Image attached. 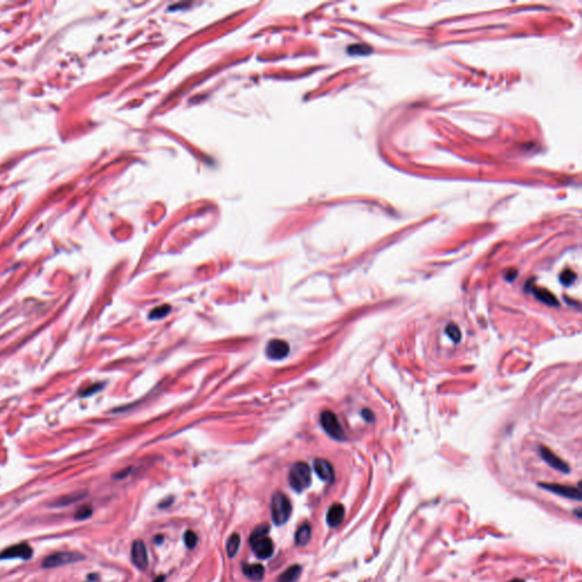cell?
<instances>
[{
    "instance_id": "6da1fadb",
    "label": "cell",
    "mask_w": 582,
    "mask_h": 582,
    "mask_svg": "<svg viewBox=\"0 0 582 582\" xmlns=\"http://www.w3.org/2000/svg\"><path fill=\"white\" fill-rule=\"evenodd\" d=\"M292 512L290 500L282 491H275L271 502V514L272 520L277 525L287 523Z\"/></svg>"
},
{
    "instance_id": "7a4b0ae2",
    "label": "cell",
    "mask_w": 582,
    "mask_h": 582,
    "mask_svg": "<svg viewBox=\"0 0 582 582\" xmlns=\"http://www.w3.org/2000/svg\"><path fill=\"white\" fill-rule=\"evenodd\" d=\"M310 482H312V472L307 463L298 462L292 465L289 472V483L295 491H304L310 486Z\"/></svg>"
},
{
    "instance_id": "3957f363",
    "label": "cell",
    "mask_w": 582,
    "mask_h": 582,
    "mask_svg": "<svg viewBox=\"0 0 582 582\" xmlns=\"http://www.w3.org/2000/svg\"><path fill=\"white\" fill-rule=\"evenodd\" d=\"M86 559L83 554L76 553V552H57L51 554L46 557L42 560V566L46 569H52V567H58L63 565H68V564L80 562Z\"/></svg>"
},
{
    "instance_id": "277c9868",
    "label": "cell",
    "mask_w": 582,
    "mask_h": 582,
    "mask_svg": "<svg viewBox=\"0 0 582 582\" xmlns=\"http://www.w3.org/2000/svg\"><path fill=\"white\" fill-rule=\"evenodd\" d=\"M321 424H322L323 429L326 430L327 435L332 437V438L337 440L346 439L343 426H341L339 419H338L333 412L324 411L322 414H321Z\"/></svg>"
},
{
    "instance_id": "5b68a950",
    "label": "cell",
    "mask_w": 582,
    "mask_h": 582,
    "mask_svg": "<svg viewBox=\"0 0 582 582\" xmlns=\"http://www.w3.org/2000/svg\"><path fill=\"white\" fill-rule=\"evenodd\" d=\"M539 486H540L542 489L547 490V491L565 497V498H570L573 500H581L582 498L580 489L576 488V487L557 485V483H540Z\"/></svg>"
},
{
    "instance_id": "8992f818",
    "label": "cell",
    "mask_w": 582,
    "mask_h": 582,
    "mask_svg": "<svg viewBox=\"0 0 582 582\" xmlns=\"http://www.w3.org/2000/svg\"><path fill=\"white\" fill-rule=\"evenodd\" d=\"M33 550L27 544L14 545L0 552V559H30L32 557Z\"/></svg>"
},
{
    "instance_id": "52a82bcc",
    "label": "cell",
    "mask_w": 582,
    "mask_h": 582,
    "mask_svg": "<svg viewBox=\"0 0 582 582\" xmlns=\"http://www.w3.org/2000/svg\"><path fill=\"white\" fill-rule=\"evenodd\" d=\"M131 559L139 570L147 569L148 564H149V559H148L147 548L143 541L137 540L133 542L131 548Z\"/></svg>"
},
{
    "instance_id": "ba28073f",
    "label": "cell",
    "mask_w": 582,
    "mask_h": 582,
    "mask_svg": "<svg viewBox=\"0 0 582 582\" xmlns=\"http://www.w3.org/2000/svg\"><path fill=\"white\" fill-rule=\"evenodd\" d=\"M249 544H250V546H252L253 552L255 553L256 556L259 557V559H270V557L273 555V553H274L273 541L271 540L267 535L266 537L259 538V539H257V540L249 542Z\"/></svg>"
},
{
    "instance_id": "9c48e42d",
    "label": "cell",
    "mask_w": 582,
    "mask_h": 582,
    "mask_svg": "<svg viewBox=\"0 0 582 582\" xmlns=\"http://www.w3.org/2000/svg\"><path fill=\"white\" fill-rule=\"evenodd\" d=\"M290 347L284 340L273 339L266 345V355L271 359H282L288 356Z\"/></svg>"
},
{
    "instance_id": "30bf717a",
    "label": "cell",
    "mask_w": 582,
    "mask_h": 582,
    "mask_svg": "<svg viewBox=\"0 0 582 582\" xmlns=\"http://www.w3.org/2000/svg\"><path fill=\"white\" fill-rule=\"evenodd\" d=\"M540 455L541 457L544 458V461L547 463L549 466H552L553 468H555L557 471H560L563 472V473H569L570 472V466L567 465L565 462L560 460V458L553 453L552 450L548 449V448L546 447H540Z\"/></svg>"
},
{
    "instance_id": "8fae6325",
    "label": "cell",
    "mask_w": 582,
    "mask_h": 582,
    "mask_svg": "<svg viewBox=\"0 0 582 582\" xmlns=\"http://www.w3.org/2000/svg\"><path fill=\"white\" fill-rule=\"evenodd\" d=\"M314 471L317 474L321 480L326 482H333L334 481V470L333 466L331 465L330 462L322 458H316L314 461Z\"/></svg>"
},
{
    "instance_id": "7c38bea8",
    "label": "cell",
    "mask_w": 582,
    "mask_h": 582,
    "mask_svg": "<svg viewBox=\"0 0 582 582\" xmlns=\"http://www.w3.org/2000/svg\"><path fill=\"white\" fill-rule=\"evenodd\" d=\"M345 518V507L341 504H333L326 513V523L330 528H337Z\"/></svg>"
},
{
    "instance_id": "4fadbf2b",
    "label": "cell",
    "mask_w": 582,
    "mask_h": 582,
    "mask_svg": "<svg viewBox=\"0 0 582 582\" xmlns=\"http://www.w3.org/2000/svg\"><path fill=\"white\" fill-rule=\"evenodd\" d=\"M243 574L254 582H259L265 576V569L262 564H245L242 566Z\"/></svg>"
},
{
    "instance_id": "5bb4252c",
    "label": "cell",
    "mask_w": 582,
    "mask_h": 582,
    "mask_svg": "<svg viewBox=\"0 0 582 582\" xmlns=\"http://www.w3.org/2000/svg\"><path fill=\"white\" fill-rule=\"evenodd\" d=\"M310 535H312V528H310L309 523L305 522V523H303L301 527H299L297 532H296V535H295L296 545L299 546V547L306 546L310 540Z\"/></svg>"
},
{
    "instance_id": "9a60e30c",
    "label": "cell",
    "mask_w": 582,
    "mask_h": 582,
    "mask_svg": "<svg viewBox=\"0 0 582 582\" xmlns=\"http://www.w3.org/2000/svg\"><path fill=\"white\" fill-rule=\"evenodd\" d=\"M532 292H534L535 298L539 299L541 303H544V304L549 306H559V301L547 289L534 287L532 288Z\"/></svg>"
},
{
    "instance_id": "2e32d148",
    "label": "cell",
    "mask_w": 582,
    "mask_h": 582,
    "mask_svg": "<svg viewBox=\"0 0 582 582\" xmlns=\"http://www.w3.org/2000/svg\"><path fill=\"white\" fill-rule=\"evenodd\" d=\"M301 573H302V566L298 565V564H295V565H291L290 567H288L287 570L283 571L280 574V577L278 578L277 582H296L298 580V578L301 577Z\"/></svg>"
},
{
    "instance_id": "e0dca14e",
    "label": "cell",
    "mask_w": 582,
    "mask_h": 582,
    "mask_svg": "<svg viewBox=\"0 0 582 582\" xmlns=\"http://www.w3.org/2000/svg\"><path fill=\"white\" fill-rule=\"evenodd\" d=\"M83 497H86V492L75 491V492H73V493H70V495L62 496L61 498H58L54 503V506H56V507L68 506V505H70V504L77 502V500H81V499L83 498Z\"/></svg>"
},
{
    "instance_id": "ac0fdd59",
    "label": "cell",
    "mask_w": 582,
    "mask_h": 582,
    "mask_svg": "<svg viewBox=\"0 0 582 582\" xmlns=\"http://www.w3.org/2000/svg\"><path fill=\"white\" fill-rule=\"evenodd\" d=\"M240 548V535L238 534H233L230 535L229 540L227 542V552L230 557H234L237 555L238 550Z\"/></svg>"
},
{
    "instance_id": "d6986e66",
    "label": "cell",
    "mask_w": 582,
    "mask_h": 582,
    "mask_svg": "<svg viewBox=\"0 0 582 582\" xmlns=\"http://www.w3.org/2000/svg\"><path fill=\"white\" fill-rule=\"evenodd\" d=\"M269 532H270V525L269 524L263 523V524L258 525V527H256L255 530H254L252 532V535H250L249 542H252L254 540H257V539H259V538L266 537Z\"/></svg>"
},
{
    "instance_id": "ffe728a7",
    "label": "cell",
    "mask_w": 582,
    "mask_h": 582,
    "mask_svg": "<svg viewBox=\"0 0 582 582\" xmlns=\"http://www.w3.org/2000/svg\"><path fill=\"white\" fill-rule=\"evenodd\" d=\"M446 333H447V336L454 341V343H460L462 339L460 327H458L456 324H454V323L448 324L446 327Z\"/></svg>"
},
{
    "instance_id": "44dd1931",
    "label": "cell",
    "mask_w": 582,
    "mask_h": 582,
    "mask_svg": "<svg viewBox=\"0 0 582 582\" xmlns=\"http://www.w3.org/2000/svg\"><path fill=\"white\" fill-rule=\"evenodd\" d=\"M91 515H93V507L89 505H83L80 509H77L75 514H74V518L76 521H82L89 518Z\"/></svg>"
},
{
    "instance_id": "7402d4cb",
    "label": "cell",
    "mask_w": 582,
    "mask_h": 582,
    "mask_svg": "<svg viewBox=\"0 0 582 582\" xmlns=\"http://www.w3.org/2000/svg\"><path fill=\"white\" fill-rule=\"evenodd\" d=\"M576 278H577V274L572 272L571 270L563 271V272L559 275L560 282H562V284L566 285V287H569V285L572 284L573 282L576 281Z\"/></svg>"
},
{
    "instance_id": "603a6c76",
    "label": "cell",
    "mask_w": 582,
    "mask_h": 582,
    "mask_svg": "<svg viewBox=\"0 0 582 582\" xmlns=\"http://www.w3.org/2000/svg\"><path fill=\"white\" fill-rule=\"evenodd\" d=\"M170 310H171V307L168 305L160 306V307H156L155 309L151 310L149 314V317H151V319H162V317L166 316Z\"/></svg>"
},
{
    "instance_id": "cb8c5ba5",
    "label": "cell",
    "mask_w": 582,
    "mask_h": 582,
    "mask_svg": "<svg viewBox=\"0 0 582 582\" xmlns=\"http://www.w3.org/2000/svg\"><path fill=\"white\" fill-rule=\"evenodd\" d=\"M183 539H185V544L189 549L195 548L197 542H198V537H197V535L193 531H190V530L186 532Z\"/></svg>"
},
{
    "instance_id": "d4e9b609",
    "label": "cell",
    "mask_w": 582,
    "mask_h": 582,
    "mask_svg": "<svg viewBox=\"0 0 582 582\" xmlns=\"http://www.w3.org/2000/svg\"><path fill=\"white\" fill-rule=\"evenodd\" d=\"M365 50L371 51V49L366 47V46H363V45H356V46H352V47L349 48V51L355 52V54H358V51L361 52V54H365L366 52Z\"/></svg>"
},
{
    "instance_id": "484cf974",
    "label": "cell",
    "mask_w": 582,
    "mask_h": 582,
    "mask_svg": "<svg viewBox=\"0 0 582 582\" xmlns=\"http://www.w3.org/2000/svg\"><path fill=\"white\" fill-rule=\"evenodd\" d=\"M362 415H363V418H364L368 422H373V421H374V415H373V413L371 411H370V410L362 411Z\"/></svg>"
},
{
    "instance_id": "4316f807",
    "label": "cell",
    "mask_w": 582,
    "mask_h": 582,
    "mask_svg": "<svg viewBox=\"0 0 582 582\" xmlns=\"http://www.w3.org/2000/svg\"><path fill=\"white\" fill-rule=\"evenodd\" d=\"M93 387H94V386H91V388H88L87 390L82 391V393H81V395H84V396H89L90 394H93V393H94V391H97L98 389H100V388H101V384H97V387H96V388H93Z\"/></svg>"
},
{
    "instance_id": "83f0119b",
    "label": "cell",
    "mask_w": 582,
    "mask_h": 582,
    "mask_svg": "<svg viewBox=\"0 0 582 582\" xmlns=\"http://www.w3.org/2000/svg\"><path fill=\"white\" fill-rule=\"evenodd\" d=\"M516 274H517V272L515 270H510L509 274L506 275V279L507 280H514L515 277H516Z\"/></svg>"
},
{
    "instance_id": "f1b7e54d",
    "label": "cell",
    "mask_w": 582,
    "mask_h": 582,
    "mask_svg": "<svg viewBox=\"0 0 582 582\" xmlns=\"http://www.w3.org/2000/svg\"><path fill=\"white\" fill-rule=\"evenodd\" d=\"M155 542L156 544H162L163 542V535H156V538H155Z\"/></svg>"
},
{
    "instance_id": "f546056e",
    "label": "cell",
    "mask_w": 582,
    "mask_h": 582,
    "mask_svg": "<svg viewBox=\"0 0 582 582\" xmlns=\"http://www.w3.org/2000/svg\"><path fill=\"white\" fill-rule=\"evenodd\" d=\"M165 580V576H158L157 578H155L153 582H164Z\"/></svg>"
},
{
    "instance_id": "4dcf8cb0",
    "label": "cell",
    "mask_w": 582,
    "mask_h": 582,
    "mask_svg": "<svg viewBox=\"0 0 582 582\" xmlns=\"http://www.w3.org/2000/svg\"><path fill=\"white\" fill-rule=\"evenodd\" d=\"M510 582H524V581H523V580H521V579H514V580L510 581Z\"/></svg>"
}]
</instances>
